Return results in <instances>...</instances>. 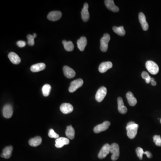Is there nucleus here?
I'll use <instances>...</instances> for the list:
<instances>
[{
    "label": "nucleus",
    "mask_w": 161,
    "mask_h": 161,
    "mask_svg": "<svg viewBox=\"0 0 161 161\" xmlns=\"http://www.w3.org/2000/svg\"><path fill=\"white\" fill-rule=\"evenodd\" d=\"M66 136L69 139L73 140L75 136V130L71 125L67 127L65 131Z\"/></svg>",
    "instance_id": "obj_25"
},
{
    "label": "nucleus",
    "mask_w": 161,
    "mask_h": 161,
    "mask_svg": "<svg viewBox=\"0 0 161 161\" xmlns=\"http://www.w3.org/2000/svg\"><path fill=\"white\" fill-rule=\"evenodd\" d=\"M45 68H46V65L44 63H40L32 65L31 67V70L32 72L35 73V72H38L43 70L45 69Z\"/></svg>",
    "instance_id": "obj_20"
},
{
    "label": "nucleus",
    "mask_w": 161,
    "mask_h": 161,
    "mask_svg": "<svg viewBox=\"0 0 161 161\" xmlns=\"http://www.w3.org/2000/svg\"><path fill=\"white\" fill-rule=\"evenodd\" d=\"M48 136L50 138H59V135L56 133L53 129H50L48 132Z\"/></svg>",
    "instance_id": "obj_31"
},
{
    "label": "nucleus",
    "mask_w": 161,
    "mask_h": 161,
    "mask_svg": "<svg viewBox=\"0 0 161 161\" xmlns=\"http://www.w3.org/2000/svg\"><path fill=\"white\" fill-rule=\"evenodd\" d=\"M51 89V87L50 85H44L42 87V93L44 96H48L49 95Z\"/></svg>",
    "instance_id": "obj_28"
},
{
    "label": "nucleus",
    "mask_w": 161,
    "mask_h": 161,
    "mask_svg": "<svg viewBox=\"0 0 161 161\" xmlns=\"http://www.w3.org/2000/svg\"><path fill=\"white\" fill-rule=\"evenodd\" d=\"M153 141L157 146L161 147V138L160 136H154L153 137Z\"/></svg>",
    "instance_id": "obj_30"
},
{
    "label": "nucleus",
    "mask_w": 161,
    "mask_h": 161,
    "mask_svg": "<svg viewBox=\"0 0 161 161\" xmlns=\"http://www.w3.org/2000/svg\"><path fill=\"white\" fill-rule=\"evenodd\" d=\"M150 83H151V85L153 86H156V84H157V83H156V82H155V80H154V79L153 78H151Z\"/></svg>",
    "instance_id": "obj_36"
},
{
    "label": "nucleus",
    "mask_w": 161,
    "mask_h": 161,
    "mask_svg": "<svg viewBox=\"0 0 161 161\" xmlns=\"http://www.w3.org/2000/svg\"><path fill=\"white\" fill-rule=\"evenodd\" d=\"M13 113L12 106L9 104L5 105L3 109V115L4 117L7 119L10 118L13 115Z\"/></svg>",
    "instance_id": "obj_9"
},
{
    "label": "nucleus",
    "mask_w": 161,
    "mask_h": 161,
    "mask_svg": "<svg viewBox=\"0 0 161 161\" xmlns=\"http://www.w3.org/2000/svg\"><path fill=\"white\" fill-rule=\"evenodd\" d=\"M139 125L134 122L130 121L127 123L126 127L127 134L131 139L135 138L137 134Z\"/></svg>",
    "instance_id": "obj_1"
},
{
    "label": "nucleus",
    "mask_w": 161,
    "mask_h": 161,
    "mask_svg": "<svg viewBox=\"0 0 161 161\" xmlns=\"http://www.w3.org/2000/svg\"><path fill=\"white\" fill-rule=\"evenodd\" d=\"M17 44L20 48H23V47L26 46V43L24 41L19 40V41H18L17 42Z\"/></svg>",
    "instance_id": "obj_34"
},
{
    "label": "nucleus",
    "mask_w": 161,
    "mask_h": 161,
    "mask_svg": "<svg viewBox=\"0 0 161 161\" xmlns=\"http://www.w3.org/2000/svg\"><path fill=\"white\" fill-rule=\"evenodd\" d=\"M8 58L13 64L18 65L21 62V59L19 56L14 52L9 53L8 54Z\"/></svg>",
    "instance_id": "obj_19"
},
{
    "label": "nucleus",
    "mask_w": 161,
    "mask_h": 161,
    "mask_svg": "<svg viewBox=\"0 0 161 161\" xmlns=\"http://www.w3.org/2000/svg\"><path fill=\"white\" fill-rule=\"evenodd\" d=\"M89 5L87 3L84 4L83 8L81 12L82 19L84 22H86L88 21L89 18V14L88 11Z\"/></svg>",
    "instance_id": "obj_15"
},
{
    "label": "nucleus",
    "mask_w": 161,
    "mask_h": 161,
    "mask_svg": "<svg viewBox=\"0 0 161 161\" xmlns=\"http://www.w3.org/2000/svg\"><path fill=\"white\" fill-rule=\"evenodd\" d=\"M144 154H145L148 158H152V154L149 151H145L144 152Z\"/></svg>",
    "instance_id": "obj_35"
},
{
    "label": "nucleus",
    "mask_w": 161,
    "mask_h": 161,
    "mask_svg": "<svg viewBox=\"0 0 161 161\" xmlns=\"http://www.w3.org/2000/svg\"><path fill=\"white\" fill-rule=\"evenodd\" d=\"M27 38L28 40V44L29 46H33L35 44V41H34V38L33 35H28L27 36Z\"/></svg>",
    "instance_id": "obj_32"
},
{
    "label": "nucleus",
    "mask_w": 161,
    "mask_h": 161,
    "mask_svg": "<svg viewBox=\"0 0 161 161\" xmlns=\"http://www.w3.org/2000/svg\"><path fill=\"white\" fill-rule=\"evenodd\" d=\"M136 151L137 157L140 160H142L143 158V155L144 154L145 152L143 149L140 147H138L136 149Z\"/></svg>",
    "instance_id": "obj_29"
},
{
    "label": "nucleus",
    "mask_w": 161,
    "mask_h": 161,
    "mask_svg": "<svg viewBox=\"0 0 161 161\" xmlns=\"http://www.w3.org/2000/svg\"><path fill=\"white\" fill-rule=\"evenodd\" d=\"M111 145L108 144H106L102 146L100 151L98 154V158L100 159H103L106 157L108 154L110 152Z\"/></svg>",
    "instance_id": "obj_8"
},
{
    "label": "nucleus",
    "mask_w": 161,
    "mask_h": 161,
    "mask_svg": "<svg viewBox=\"0 0 161 161\" xmlns=\"http://www.w3.org/2000/svg\"><path fill=\"white\" fill-rule=\"evenodd\" d=\"M141 77H142V78H143L145 80L147 79L150 78V76L147 72L145 71H143V72L141 73Z\"/></svg>",
    "instance_id": "obj_33"
},
{
    "label": "nucleus",
    "mask_w": 161,
    "mask_h": 161,
    "mask_svg": "<svg viewBox=\"0 0 161 161\" xmlns=\"http://www.w3.org/2000/svg\"><path fill=\"white\" fill-rule=\"evenodd\" d=\"M63 44L64 45V48L65 50L68 52H71L74 49V45L72 41H67L66 40H63L62 41Z\"/></svg>",
    "instance_id": "obj_26"
},
{
    "label": "nucleus",
    "mask_w": 161,
    "mask_h": 161,
    "mask_svg": "<svg viewBox=\"0 0 161 161\" xmlns=\"http://www.w3.org/2000/svg\"><path fill=\"white\" fill-rule=\"evenodd\" d=\"M63 70L65 76L68 78H72L75 76V72L73 69L70 68V67L65 66Z\"/></svg>",
    "instance_id": "obj_16"
},
{
    "label": "nucleus",
    "mask_w": 161,
    "mask_h": 161,
    "mask_svg": "<svg viewBox=\"0 0 161 161\" xmlns=\"http://www.w3.org/2000/svg\"><path fill=\"white\" fill-rule=\"evenodd\" d=\"M111 123L109 121H106L101 124L97 125L93 128V132L96 133H100L107 130L110 126Z\"/></svg>",
    "instance_id": "obj_7"
},
{
    "label": "nucleus",
    "mask_w": 161,
    "mask_h": 161,
    "mask_svg": "<svg viewBox=\"0 0 161 161\" xmlns=\"http://www.w3.org/2000/svg\"><path fill=\"white\" fill-rule=\"evenodd\" d=\"M13 151V147L12 146H7L3 150V153L1 154V157L3 158H10L12 155V152Z\"/></svg>",
    "instance_id": "obj_21"
},
{
    "label": "nucleus",
    "mask_w": 161,
    "mask_h": 161,
    "mask_svg": "<svg viewBox=\"0 0 161 161\" xmlns=\"http://www.w3.org/2000/svg\"><path fill=\"white\" fill-rule=\"evenodd\" d=\"M87 44V39L85 37H81L77 41V45L80 51H83Z\"/></svg>",
    "instance_id": "obj_22"
},
{
    "label": "nucleus",
    "mask_w": 161,
    "mask_h": 161,
    "mask_svg": "<svg viewBox=\"0 0 161 161\" xmlns=\"http://www.w3.org/2000/svg\"><path fill=\"white\" fill-rule=\"evenodd\" d=\"M106 6L110 10L114 12H118L119 8L115 5L114 1L113 0H105L104 1Z\"/></svg>",
    "instance_id": "obj_17"
},
{
    "label": "nucleus",
    "mask_w": 161,
    "mask_h": 161,
    "mask_svg": "<svg viewBox=\"0 0 161 161\" xmlns=\"http://www.w3.org/2000/svg\"><path fill=\"white\" fill-rule=\"evenodd\" d=\"M62 16L61 12L59 11H53L48 14V19L51 21H56L59 20Z\"/></svg>",
    "instance_id": "obj_11"
},
{
    "label": "nucleus",
    "mask_w": 161,
    "mask_h": 161,
    "mask_svg": "<svg viewBox=\"0 0 161 161\" xmlns=\"http://www.w3.org/2000/svg\"><path fill=\"white\" fill-rule=\"evenodd\" d=\"M110 153H112L111 160L115 161L118 159L119 156V148L117 144L113 143L111 145Z\"/></svg>",
    "instance_id": "obj_4"
},
{
    "label": "nucleus",
    "mask_w": 161,
    "mask_h": 161,
    "mask_svg": "<svg viewBox=\"0 0 161 161\" xmlns=\"http://www.w3.org/2000/svg\"><path fill=\"white\" fill-rule=\"evenodd\" d=\"M139 19L143 30L145 31H147L149 29L148 23L146 21L145 15L142 12H141L139 14Z\"/></svg>",
    "instance_id": "obj_13"
},
{
    "label": "nucleus",
    "mask_w": 161,
    "mask_h": 161,
    "mask_svg": "<svg viewBox=\"0 0 161 161\" xmlns=\"http://www.w3.org/2000/svg\"><path fill=\"white\" fill-rule=\"evenodd\" d=\"M118 109L120 113L124 114L127 112V108L124 106L123 100L121 97H119L117 100Z\"/></svg>",
    "instance_id": "obj_18"
},
{
    "label": "nucleus",
    "mask_w": 161,
    "mask_h": 161,
    "mask_svg": "<svg viewBox=\"0 0 161 161\" xmlns=\"http://www.w3.org/2000/svg\"><path fill=\"white\" fill-rule=\"evenodd\" d=\"M33 36H34V38H35L36 37V36H37V35H36V34H35V33H34V34L33 35Z\"/></svg>",
    "instance_id": "obj_38"
},
{
    "label": "nucleus",
    "mask_w": 161,
    "mask_h": 161,
    "mask_svg": "<svg viewBox=\"0 0 161 161\" xmlns=\"http://www.w3.org/2000/svg\"><path fill=\"white\" fill-rule=\"evenodd\" d=\"M70 143V140L65 137H59L55 141V146L58 148H61L64 145H67Z\"/></svg>",
    "instance_id": "obj_10"
},
{
    "label": "nucleus",
    "mask_w": 161,
    "mask_h": 161,
    "mask_svg": "<svg viewBox=\"0 0 161 161\" xmlns=\"http://www.w3.org/2000/svg\"><path fill=\"white\" fill-rule=\"evenodd\" d=\"M126 98L130 106H134L136 105L137 103V100L131 92H128L127 93Z\"/></svg>",
    "instance_id": "obj_23"
},
{
    "label": "nucleus",
    "mask_w": 161,
    "mask_h": 161,
    "mask_svg": "<svg viewBox=\"0 0 161 161\" xmlns=\"http://www.w3.org/2000/svg\"><path fill=\"white\" fill-rule=\"evenodd\" d=\"M107 93V89L104 87H101L98 90L96 95V99L98 102H101L104 100Z\"/></svg>",
    "instance_id": "obj_6"
},
{
    "label": "nucleus",
    "mask_w": 161,
    "mask_h": 161,
    "mask_svg": "<svg viewBox=\"0 0 161 161\" xmlns=\"http://www.w3.org/2000/svg\"><path fill=\"white\" fill-rule=\"evenodd\" d=\"M42 141V138L40 136H36L34 138H31L29 140V144L31 146L36 147L41 144Z\"/></svg>",
    "instance_id": "obj_24"
},
{
    "label": "nucleus",
    "mask_w": 161,
    "mask_h": 161,
    "mask_svg": "<svg viewBox=\"0 0 161 161\" xmlns=\"http://www.w3.org/2000/svg\"><path fill=\"white\" fill-rule=\"evenodd\" d=\"M160 123H161V119H160Z\"/></svg>",
    "instance_id": "obj_39"
},
{
    "label": "nucleus",
    "mask_w": 161,
    "mask_h": 161,
    "mask_svg": "<svg viewBox=\"0 0 161 161\" xmlns=\"http://www.w3.org/2000/svg\"><path fill=\"white\" fill-rule=\"evenodd\" d=\"M145 67L147 70L152 74L155 75L159 72V67L156 63L151 61H148L145 63Z\"/></svg>",
    "instance_id": "obj_2"
},
{
    "label": "nucleus",
    "mask_w": 161,
    "mask_h": 161,
    "mask_svg": "<svg viewBox=\"0 0 161 161\" xmlns=\"http://www.w3.org/2000/svg\"><path fill=\"white\" fill-rule=\"evenodd\" d=\"M151 77L150 78H149L145 80V82L147 83H150V80H151Z\"/></svg>",
    "instance_id": "obj_37"
},
{
    "label": "nucleus",
    "mask_w": 161,
    "mask_h": 161,
    "mask_svg": "<svg viewBox=\"0 0 161 161\" xmlns=\"http://www.w3.org/2000/svg\"><path fill=\"white\" fill-rule=\"evenodd\" d=\"M112 67H113V64L111 62H104L102 63L99 66L98 70L101 73H104Z\"/></svg>",
    "instance_id": "obj_14"
},
{
    "label": "nucleus",
    "mask_w": 161,
    "mask_h": 161,
    "mask_svg": "<svg viewBox=\"0 0 161 161\" xmlns=\"http://www.w3.org/2000/svg\"><path fill=\"white\" fill-rule=\"evenodd\" d=\"M60 110L63 113L65 114L70 113L74 110L73 106L69 103H64L60 106Z\"/></svg>",
    "instance_id": "obj_12"
},
{
    "label": "nucleus",
    "mask_w": 161,
    "mask_h": 161,
    "mask_svg": "<svg viewBox=\"0 0 161 161\" xmlns=\"http://www.w3.org/2000/svg\"><path fill=\"white\" fill-rule=\"evenodd\" d=\"M114 32L120 36H124L125 34V31L123 26L119 27H113V28Z\"/></svg>",
    "instance_id": "obj_27"
},
{
    "label": "nucleus",
    "mask_w": 161,
    "mask_h": 161,
    "mask_svg": "<svg viewBox=\"0 0 161 161\" xmlns=\"http://www.w3.org/2000/svg\"><path fill=\"white\" fill-rule=\"evenodd\" d=\"M83 84V80L82 79L79 78L72 82L69 87V91L70 93L75 91L79 88Z\"/></svg>",
    "instance_id": "obj_5"
},
{
    "label": "nucleus",
    "mask_w": 161,
    "mask_h": 161,
    "mask_svg": "<svg viewBox=\"0 0 161 161\" xmlns=\"http://www.w3.org/2000/svg\"><path fill=\"white\" fill-rule=\"evenodd\" d=\"M110 36L108 34H104V36L100 40V49L102 52L107 51L108 47V43L110 40Z\"/></svg>",
    "instance_id": "obj_3"
}]
</instances>
